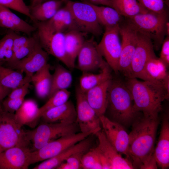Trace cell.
Wrapping results in <instances>:
<instances>
[{"label": "cell", "mask_w": 169, "mask_h": 169, "mask_svg": "<svg viewBox=\"0 0 169 169\" xmlns=\"http://www.w3.org/2000/svg\"><path fill=\"white\" fill-rule=\"evenodd\" d=\"M159 123L158 117L143 115L133 124L129 134L128 155L134 168H157L154 146Z\"/></svg>", "instance_id": "1"}, {"label": "cell", "mask_w": 169, "mask_h": 169, "mask_svg": "<svg viewBox=\"0 0 169 169\" xmlns=\"http://www.w3.org/2000/svg\"><path fill=\"white\" fill-rule=\"evenodd\" d=\"M125 83L132 95L134 111L158 117L162 110V102L169 98L162 83L140 81L134 78H127Z\"/></svg>", "instance_id": "2"}, {"label": "cell", "mask_w": 169, "mask_h": 169, "mask_svg": "<svg viewBox=\"0 0 169 169\" xmlns=\"http://www.w3.org/2000/svg\"><path fill=\"white\" fill-rule=\"evenodd\" d=\"M133 101L131 93L125 82L112 78L107 91L106 110L110 120L124 124L131 122L138 113L134 110Z\"/></svg>", "instance_id": "3"}, {"label": "cell", "mask_w": 169, "mask_h": 169, "mask_svg": "<svg viewBox=\"0 0 169 169\" xmlns=\"http://www.w3.org/2000/svg\"><path fill=\"white\" fill-rule=\"evenodd\" d=\"M127 18L138 31L150 38L157 50L160 49L166 34L169 36L168 16L166 11L157 13L149 11Z\"/></svg>", "instance_id": "4"}, {"label": "cell", "mask_w": 169, "mask_h": 169, "mask_svg": "<svg viewBox=\"0 0 169 169\" xmlns=\"http://www.w3.org/2000/svg\"><path fill=\"white\" fill-rule=\"evenodd\" d=\"M80 131L76 123H49L43 122L32 131H28V138L32 142V151L41 148L49 142L62 136Z\"/></svg>", "instance_id": "5"}, {"label": "cell", "mask_w": 169, "mask_h": 169, "mask_svg": "<svg viewBox=\"0 0 169 169\" xmlns=\"http://www.w3.org/2000/svg\"><path fill=\"white\" fill-rule=\"evenodd\" d=\"M16 120L14 114L3 110L0 115V152L14 147H28L30 141L25 131Z\"/></svg>", "instance_id": "6"}, {"label": "cell", "mask_w": 169, "mask_h": 169, "mask_svg": "<svg viewBox=\"0 0 169 169\" xmlns=\"http://www.w3.org/2000/svg\"><path fill=\"white\" fill-rule=\"evenodd\" d=\"M65 6L71 12L77 31L98 37L103 33L95 11L89 2L68 1Z\"/></svg>", "instance_id": "7"}, {"label": "cell", "mask_w": 169, "mask_h": 169, "mask_svg": "<svg viewBox=\"0 0 169 169\" xmlns=\"http://www.w3.org/2000/svg\"><path fill=\"white\" fill-rule=\"evenodd\" d=\"M34 23L37 31L36 36L42 48L49 54L55 57L67 67L72 69L65 53L64 33L54 31L46 21Z\"/></svg>", "instance_id": "8"}, {"label": "cell", "mask_w": 169, "mask_h": 169, "mask_svg": "<svg viewBox=\"0 0 169 169\" xmlns=\"http://www.w3.org/2000/svg\"><path fill=\"white\" fill-rule=\"evenodd\" d=\"M122 37L119 71L126 78L131 77V64L138 39V30L127 20L120 26Z\"/></svg>", "instance_id": "9"}, {"label": "cell", "mask_w": 169, "mask_h": 169, "mask_svg": "<svg viewBox=\"0 0 169 169\" xmlns=\"http://www.w3.org/2000/svg\"><path fill=\"white\" fill-rule=\"evenodd\" d=\"M92 134H95L93 132H80L67 135L52 141L39 149L32 152L31 164L54 156Z\"/></svg>", "instance_id": "10"}, {"label": "cell", "mask_w": 169, "mask_h": 169, "mask_svg": "<svg viewBox=\"0 0 169 169\" xmlns=\"http://www.w3.org/2000/svg\"><path fill=\"white\" fill-rule=\"evenodd\" d=\"M120 26L105 28L102 38L97 45L101 56L111 69L116 73L119 72L121 49L119 38Z\"/></svg>", "instance_id": "11"}, {"label": "cell", "mask_w": 169, "mask_h": 169, "mask_svg": "<svg viewBox=\"0 0 169 169\" xmlns=\"http://www.w3.org/2000/svg\"><path fill=\"white\" fill-rule=\"evenodd\" d=\"M76 120L80 131L93 132L95 134L101 130L99 116L88 102L84 92L79 87L76 90Z\"/></svg>", "instance_id": "12"}, {"label": "cell", "mask_w": 169, "mask_h": 169, "mask_svg": "<svg viewBox=\"0 0 169 169\" xmlns=\"http://www.w3.org/2000/svg\"><path fill=\"white\" fill-rule=\"evenodd\" d=\"M138 41L131 64V77L146 80L144 69L150 59L156 57L152 42L147 36L138 31Z\"/></svg>", "instance_id": "13"}, {"label": "cell", "mask_w": 169, "mask_h": 169, "mask_svg": "<svg viewBox=\"0 0 169 169\" xmlns=\"http://www.w3.org/2000/svg\"><path fill=\"white\" fill-rule=\"evenodd\" d=\"M97 44L94 38L85 40L81 48L78 57L77 68L83 72H90L100 69L107 64L99 52Z\"/></svg>", "instance_id": "14"}, {"label": "cell", "mask_w": 169, "mask_h": 169, "mask_svg": "<svg viewBox=\"0 0 169 169\" xmlns=\"http://www.w3.org/2000/svg\"><path fill=\"white\" fill-rule=\"evenodd\" d=\"M99 117L103 131L108 141L118 152L125 155L129 160V134L120 124L110 120L105 115Z\"/></svg>", "instance_id": "15"}, {"label": "cell", "mask_w": 169, "mask_h": 169, "mask_svg": "<svg viewBox=\"0 0 169 169\" xmlns=\"http://www.w3.org/2000/svg\"><path fill=\"white\" fill-rule=\"evenodd\" d=\"M48 55L41 47L38 39L34 49L29 54L7 67L19 70L25 73L26 75L32 77L34 73L48 64Z\"/></svg>", "instance_id": "16"}, {"label": "cell", "mask_w": 169, "mask_h": 169, "mask_svg": "<svg viewBox=\"0 0 169 169\" xmlns=\"http://www.w3.org/2000/svg\"><path fill=\"white\" fill-rule=\"evenodd\" d=\"M28 147L15 146L0 152V169H27L31 164Z\"/></svg>", "instance_id": "17"}, {"label": "cell", "mask_w": 169, "mask_h": 169, "mask_svg": "<svg viewBox=\"0 0 169 169\" xmlns=\"http://www.w3.org/2000/svg\"><path fill=\"white\" fill-rule=\"evenodd\" d=\"M95 135L97 136L99 143L96 147L106 159L110 169L134 168L131 162L126 158L122 157L109 142L103 130L98 131Z\"/></svg>", "instance_id": "18"}, {"label": "cell", "mask_w": 169, "mask_h": 169, "mask_svg": "<svg viewBox=\"0 0 169 169\" xmlns=\"http://www.w3.org/2000/svg\"><path fill=\"white\" fill-rule=\"evenodd\" d=\"M40 119L43 122L49 123H72L76 122V108L71 101L52 108L44 112Z\"/></svg>", "instance_id": "19"}, {"label": "cell", "mask_w": 169, "mask_h": 169, "mask_svg": "<svg viewBox=\"0 0 169 169\" xmlns=\"http://www.w3.org/2000/svg\"><path fill=\"white\" fill-rule=\"evenodd\" d=\"M94 134L89 136L58 155L44 160L33 169H56L61 163L74 153L84 150L89 149L91 148L93 144V135Z\"/></svg>", "instance_id": "20"}, {"label": "cell", "mask_w": 169, "mask_h": 169, "mask_svg": "<svg viewBox=\"0 0 169 169\" xmlns=\"http://www.w3.org/2000/svg\"><path fill=\"white\" fill-rule=\"evenodd\" d=\"M167 113L163 118L158 141L154 151L157 165L162 169L169 166V118Z\"/></svg>", "instance_id": "21"}, {"label": "cell", "mask_w": 169, "mask_h": 169, "mask_svg": "<svg viewBox=\"0 0 169 169\" xmlns=\"http://www.w3.org/2000/svg\"><path fill=\"white\" fill-rule=\"evenodd\" d=\"M111 79L104 82L84 93L88 102L99 117L104 115L105 113L107 91Z\"/></svg>", "instance_id": "22"}, {"label": "cell", "mask_w": 169, "mask_h": 169, "mask_svg": "<svg viewBox=\"0 0 169 169\" xmlns=\"http://www.w3.org/2000/svg\"><path fill=\"white\" fill-rule=\"evenodd\" d=\"M0 27L28 35L37 30L34 26L30 24L11 12L9 8L1 5Z\"/></svg>", "instance_id": "23"}, {"label": "cell", "mask_w": 169, "mask_h": 169, "mask_svg": "<svg viewBox=\"0 0 169 169\" xmlns=\"http://www.w3.org/2000/svg\"><path fill=\"white\" fill-rule=\"evenodd\" d=\"M39 108L33 100H24L19 108L14 113L17 122L21 126L28 125L34 127L40 119Z\"/></svg>", "instance_id": "24"}, {"label": "cell", "mask_w": 169, "mask_h": 169, "mask_svg": "<svg viewBox=\"0 0 169 169\" xmlns=\"http://www.w3.org/2000/svg\"><path fill=\"white\" fill-rule=\"evenodd\" d=\"M64 33L65 53L73 69L75 67L76 59L85 41L84 35L86 33L77 30H71Z\"/></svg>", "instance_id": "25"}, {"label": "cell", "mask_w": 169, "mask_h": 169, "mask_svg": "<svg viewBox=\"0 0 169 169\" xmlns=\"http://www.w3.org/2000/svg\"><path fill=\"white\" fill-rule=\"evenodd\" d=\"M50 67L48 64L34 73L31 77V82L34 85L37 95L41 99L48 98L50 92L52 75L50 72Z\"/></svg>", "instance_id": "26"}, {"label": "cell", "mask_w": 169, "mask_h": 169, "mask_svg": "<svg viewBox=\"0 0 169 169\" xmlns=\"http://www.w3.org/2000/svg\"><path fill=\"white\" fill-rule=\"evenodd\" d=\"M31 77L23 75V73L16 69L0 66V84L4 88L11 90L31 82Z\"/></svg>", "instance_id": "27"}, {"label": "cell", "mask_w": 169, "mask_h": 169, "mask_svg": "<svg viewBox=\"0 0 169 169\" xmlns=\"http://www.w3.org/2000/svg\"><path fill=\"white\" fill-rule=\"evenodd\" d=\"M168 68L156 56L150 59L144 68L145 81L162 83L164 79L169 74L167 71Z\"/></svg>", "instance_id": "28"}, {"label": "cell", "mask_w": 169, "mask_h": 169, "mask_svg": "<svg viewBox=\"0 0 169 169\" xmlns=\"http://www.w3.org/2000/svg\"><path fill=\"white\" fill-rule=\"evenodd\" d=\"M90 3L95 11L100 23L105 28L120 25L123 23V17L113 8Z\"/></svg>", "instance_id": "29"}, {"label": "cell", "mask_w": 169, "mask_h": 169, "mask_svg": "<svg viewBox=\"0 0 169 169\" xmlns=\"http://www.w3.org/2000/svg\"><path fill=\"white\" fill-rule=\"evenodd\" d=\"M111 7L126 18L146 13L149 11L137 0H110Z\"/></svg>", "instance_id": "30"}, {"label": "cell", "mask_w": 169, "mask_h": 169, "mask_svg": "<svg viewBox=\"0 0 169 169\" xmlns=\"http://www.w3.org/2000/svg\"><path fill=\"white\" fill-rule=\"evenodd\" d=\"M110 69L107 64L99 74L83 72L80 78L79 88L85 93L104 82L112 79Z\"/></svg>", "instance_id": "31"}, {"label": "cell", "mask_w": 169, "mask_h": 169, "mask_svg": "<svg viewBox=\"0 0 169 169\" xmlns=\"http://www.w3.org/2000/svg\"><path fill=\"white\" fill-rule=\"evenodd\" d=\"M72 80L69 71L60 64L56 65L52 75V86L48 98L57 91L67 89L71 85Z\"/></svg>", "instance_id": "32"}, {"label": "cell", "mask_w": 169, "mask_h": 169, "mask_svg": "<svg viewBox=\"0 0 169 169\" xmlns=\"http://www.w3.org/2000/svg\"><path fill=\"white\" fill-rule=\"evenodd\" d=\"M16 34L10 30L0 39V66L5 67L13 57V45Z\"/></svg>", "instance_id": "33"}, {"label": "cell", "mask_w": 169, "mask_h": 169, "mask_svg": "<svg viewBox=\"0 0 169 169\" xmlns=\"http://www.w3.org/2000/svg\"><path fill=\"white\" fill-rule=\"evenodd\" d=\"M70 92L67 89L61 90L56 91L49 98V100L39 108V116L47 110L67 102L70 97Z\"/></svg>", "instance_id": "34"}, {"label": "cell", "mask_w": 169, "mask_h": 169, "mask_svg": "<svg viewBox=\"0 0 169 169\" xmlns=\"http://www.w3.org/2000/svg\"><path fill=\"white\" fill-rule=\"evenodd\" d=\"M81 163L82 169H102L95 147L91 148L84 154Z\"/></svg>", "instance_id": "35"}, {"label": "cell", "mask_w": 169, "mask_h": 169, "mask_svg": "<svg viewBox=\"0 0 169 169\" xmlns=\"http://www.w3.org/2000/svg\"><path fill=\"white\" fill-rule=\"evenodd\" d=\"M0 5L25 15L34 22L29 7L26 5L23 0H0Z\"/></svg>", "instance_id": "36"}, {"label": "cell", "mask_w": 169, "mask_h": 169, "mask_svg": "<svg viewBox=\"0 0 169 169\" xmlns=\"http://www.w3.org/2000/svg\"><path fill=\"white\" fill-rule=\"evenodd\" d=\"M89 149L84 150L74 153L61 163L56 169H82L81 163L82 158Z\"/></svg>", "instance_id": "37"}, {"label": "cell", "mask_w": 169, "mask_h": 169, "mask_svg": "<svg viewBox=\"0 0 169 169\" xmlns=\"http://www.w3.org/2000/svg\"><path fill=\"white\" fill-rule=\"evenodd\" d=\"M37 39L36 35L32 37L31 40L27 44L13 53L11 60L5 67L23 59L29 54L34 49Z\"/></svg>", "instance_id": "38"}, {"label": "cell", "mask_w": 169, "mask_h": 169, "mask_svg": "<svg viewBox=\"0 0 169 169\" xmlns=\"http://www.w3.org/2000/svg\"><path fill=\"white\" fill-rule=\"evenodd\" d=\"M65 0H49L44 2L33 7L29 8L31 15H32L35 13L47 12L53 9H59L60 8L63 2Z\"/></svg>", "instance_id": "39"}, {"label": "cell", "mask_w": 169, "mask_h": 169, "mask_svg": "<svg viewBox=\"0 0 169 169\" xmlns=\"http://www.w3.org/2000/svg\"><path fill=\"white\" fill-rule=\"evenodd\" d=\"M64 7L59 8L54 15L46 22L50 28L55 32L63 33Z\"/></svg>", "instance_id": "40"}, {"label": "cell", "mask_w": 169, "mask_h": 169, "mask_svg": "<svg viewBox=\"0 0 169 169\" xmlns=\"http://www.w3.org/2000/svg\"><path fill=\"white\" fill-rule=\"evenodd\" d=\"M25 96L11 99L7 97L2 102L3 110L5 111L14 114L19 108L23 101Z\"/></svg>", "instance_id": "41"}, {"label": "cell", "mask_w": 169, "mask_h": 169, "mask_svg": "<svg viewBox=\"0 0 169 169\" xmlns=\"http://www.w3.org/2000/svg\"><path fill=\"white\" fill-rule=\"evenodd\" d=\"M144 8L148 11L161 13L165 11L164 0H137Z\"/></svg>", "instance_id": "42"}, {"label": "cell", "mask_w": 169, "mask_h": 169, "mask_svg": "<svg viewBox=\"0 0 169 169\" xmlns=\"http://www.w3.org/2000/svg\"><path fill=\"white\" fill-rule=\"evenodd\" d=\"M30 81H28L24 84L13 90L8 95L7 97L13 99L25 96L27 94L29 86Z\"/></svg>", "instance_id": "43"}, {"label": "cell", "mask_w": 169, "mask_h": 169, "mask_svg": "<svg viewBox=\"0 0 169 169\" xmlns=\"http://www.w3.org/2000/svg\"><path fill=\"white\" fill-rule=\"evenodd\" d=\"M160 59L168 67L169 65V36L164 39L161 45Z\"/></svg>", "instance_id": "44"}, {"label": "cell", "mask_w": 169, "mask_h": 169, "mask_svg": "<svg viewBox=\"0 0 169 169\" xmlns=\"http://www.w3.org/2000/svg\"><path fill=\"white\" fill-rule=\"evenodd\" d=\"M32 38V37H28L20 35L16 33L13 45V53L27 44L31 40Z\"/></svg>", "instance_id": "45"}, {"label": "cell", "mask_w": 169, "mask_h": 169, "mask_svg": "<svg viewBox=\"0 0 169 169\" xmlns=\"http://www.w3.org/2000/svg\"><path fill=\"white\" fill-rule=\"evenodd\" d=\"M90 3L96 5H102L111 7L110 0H89Z\"/></svg>", "instance_id": "46"}, {"label": "cell", "mask_w": 169, "mask_h": 169, "mask_svg": "<svg viewBox=\"0 0 169 169\" xmlns=\"http://www.w3.org/2000/svg\"><path fill=\"white\" fill-rule=\"evenodd\" d=\"M11 91L4 88L0 84V102H2Z\"/></svg>", "instance_id": "47"}, {"label": "cell", "mask_w": 169, "mask_h": 169, "mask_svg": "<svg viewBox=\"0 0 169 169\" xmlns=\"http://www.w3.org/2000/svg\"><path fill=\"white\" fill-rule=\"evenodd\" d=\"M162 83L167 91L168 95H169V74L164 79Z\"/></svg>", "instance_id": "48"}, {"label": "cell", "mask_w": 169, "mask_h": 169, "mask_svg": "<svg viewBox=\"0 0 169 169\" xmlns=\"http://www.w3.org/2000/svg\"><path fill=\"white\" fill-rule=\"evenodd\" d=\"M30 5L29 8H32L46 1L50 0H30Z\"/></svg>", "instance_id": "49"}, {"label": "cell", "mask_w": 169, "mask_h": 169, "mask_svg": "<svg viewBox=\"0 0 169 169\" xmlns=\"http://www.w3.org/2000/svg\"><path fill=\"white\" fill-rule=\"evenodd\" d=\"M2 102H0V115L2 111L3 110V109L2 108Z\"/></svg>", "instance_id": "50"}]
</instances>
